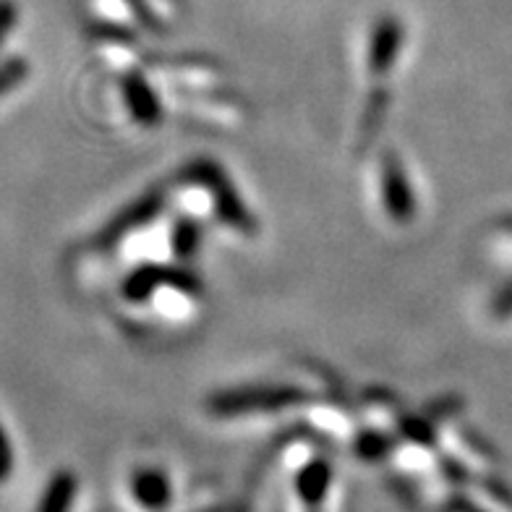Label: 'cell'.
Returning a JSON list of instances; mask_svg holds the SVG:
<instances>
[{"mask_svg":"<svg viewBox=\"0 0 512 512\" xmlns=\"http://www.w3.org/2000/svg\"><path fill=\"white\" fill-rule=\"evenodd\" d=\"M384 199L390 207L392 217H408L411 215V194H408V183H405L403 173H400L398 162H387L384 170Z\"/></svg>","mask_w":512,"mask_h":512,"instance_id":"obj_1","label":"cell"},{"mask_svg":"<svg viewBox=\"0 0 512 512\" xmlns=\"http://www.w3.org/2000/svg\"><path fill=\"white\" fill-rule=\"evenodd\" d=\"M128 102H131V110H134L136 121L144 123V126H152V123L160 121V108L157 102L152 100V92L147 89V84H139V81H128Z\"/></svg>","mask_w":512,"mask_h":512,"instance_id":"obj_2","label":"cell"},{"mask_svg":"<svg viewBox=\"0 0 512 512\" xmlns=\"http://www.w3.org/2000/svg\"><path fill=\"white\" fill-rule=\"evenodd\" d=\"M398 45H400V29L398 24L395 27H384L377 37V45L371 48V68L377 71H384L390 68V63L398 58Z\"/></svg>","mask_w":512,"mask_h":512,"instance_id":"obj_3","label":"cell"},{"mask_svg":"<svg viewBox=\"0 0 512 512\" xmlns=\"http://www.w3.org/2000/svg\"><path fill=\"white\" fill-rule=\"evenodd\" d=\"M71 494H74V479L71 476H58L48 489V497L42 502L40 512H66Z\"/></svg>","mask_w":512,"mask_h":512,"instance_id":"obj_4","label":"cell"}]
</instances>
